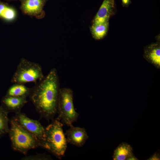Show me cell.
<instances>
[{"label": "cell", "mask_w": 160, "mask_h": 160, "mask_svg": "<svg viewBox=\"0 0 160 160\" xmlns=\"http://www.w3.org/2000/svg\"><path fill=\"white\" fill-rule=\"evenodd\" d=\"M13 118L22 127L36 138L41 147L46 148L45 128L39 121L29 118L21 111L16 113Z\"/></svg>", "instance_id": "6"}, {"label": "cell", "mask_w": 160, "mask_h": 160, "mask_svg": "<svg viewBox=\"0 0 160 160\" xmlns=\"http://www.w3.org/2000/svg\"><path fill=\"white\" fill-rule=\"evenodd\" d=\"M133 149L129 144L123 142L114 150L113 159V160H125L133 156Z\"/></svg>", "instance_id": "12"}, {"label": "cell", "mask_w": 160, "mask_h": 160, "mask_svg": "<svg viewBox=\"0 0 160 160\" xmlns=\"http://www.w3.org/2000/svg\"><path fill=\"white\" fill-rule=\"evenodd\" d=\"M143 57L156 68H160V46L159 43L152 44L145 47Z\"/></svg>", "instance_id": "11"}, {"label": "cell", "mask_w": 160, "mask_h": 160, "mask_svg": "<svg viewBox=\"0 0 160 160\" xmlns=\"http://www.w3.org/2000/svg\"><path fill=\"white\" fill-rule=\"evenodd\" d=\"M108 27V21L99 24H93L90 30L94 38L96 39L103 38L106 34Z\"/></svg>", "instance_id": "15"}, {"label": "cell", "mask_w": 160, "mask_h": 160, "mask_svg": "<svg viewBox=\"0 0 160 160\" xmlns=\"http://www.w3.org/2000/svg\"><path fill=\"white\" fill-rule=\"evenodd\" d=\"M65 134L67 142L79 147L82 146L89 137L84 128L74 127L72 125L70 126Z\"/></svg>", "instance_id": "8"}, {"label": "cell", "mask_w": 160, "mask_h": 160, "mask_svg": "<svg viewBox=\"0 0 160 160\" xmlns=\"http://www.w3.org/2000/svg\"><path fill=\"white\" fill-rule=\"evenodd\" d=\"M63 126L57 119L45 128V149L58 157L64 155L67 147V142Z\"/></svg>", "instance_id": "3"}, {"label": "cell", "mask_w": 160, "mask_h": 160, "mask_svg": "<svg viewBox=\"0 0 160 160\" xmlns=\"http://www.w3.org/2000/svg\"><path fill=\"white\" fill-rule=\"evenodd\" d=\"M8 113L2 105L0 106V137L8 133L9 121Z\"/></svg>", "instance_id": "16"}, {"label": "cell", "mask_w": 160, "mask_h": 160, "mask_svg": "<svg viewBox=\"0 0 160 160\" xmlns=\"http://www.w3.org/2000/svg\"><path fill=\"white\" fill-rule=\"evenodd\" d=\"M17 16L14 8L0 1V18L8 21L15 20Z\"/></svg>", "instance_id": "14"}, {"label": "cell", "mask_w": 160, "mask_h": 160, "mask_svg": "<svg viewBox=\"0 0 160 160\" xmlns=\"http://www.w3.org/2000/svg\"><path fill=\"white\" fill-rule=\"evenodd\" d=\"M48 157H47L46 156H45L44 155H35L34 156H28V157H24L23 158L24 159H48Z\"/></svg>", "instance_id": "17"}, {"label": "cell", "mask_w": 160, "mask_h": 160, "mask_svg": "<svg viewBox=\"0 0 160 160\" xmlns=\"http://www.w3.org/2000/svg\"><path fill=\"white\" fill-rule=\"evenodd\" d=\"M20 9L24 15L40 19L45 16L43 8L47 0H19Z\"/></svg>", "instance_id": "7"}, {"label": "cell", "mask_w": 160, "mask_h": 160, "mask_svg": "<svg viewBox=\"0 0 160 160\" xmlns=\"http://www.w3.org/2000/svg\"><path fill=\"white\" fill-rule=\"evenodd\" d=\"M60 89L58 74L54 68L31 88L30 99L36 111L47 120L53 119L57 112Z\"/></svg>", "instance_id": "1"}, {"label": "cell", "mask_w": 160, "mask_h": 160, "mask_svg": "<svg viewBox=\"0 0 160 160\" xmlns=\"http://www.w3.org/2000/svg\"><path fill=\"white\" fill-rule=\"evenodd\" d=\"M8 132L12 149L26 154L29 150L40 147L36 138L20 124L13 118L9 121Z\"/></svg>", "instance_id": "2"}, {"label": "cell", "mask_w": 160, "mask_h": 160, "mask_svg": "<svg viewBox=\"0 0 160 160\" xmlns=\"http://www.w3.org/2000/svg\"><path fill=\"white\" fill-rule=\"evenodd\" d=\"M122 4L124 6H128L130 3V0H121Z\"/></svg>", "instance_id": "19"}, {"label": "cell", "mask_w": 160, "mask_h": 160, "mask_svg": "<svg viewBox=\"0 0 160 160\" xmlns=\"http://www.w3.org/2000/svg\"><path fill=\"white\" fill-rule=\"evenodd\" d=\"M148 160H160L159 154L157 153H155Z\"/></svg>", "instance_id": "18"}, {"label": "cell", "mask_w": 160, "mask_h": 160, "mask_svg": "<svg viewBox=\"0 0 160 160\" xmlns=\"http://www.w3.org/2000/svg\"><path fill=\"white\" fill-rule=\"evenodd\" d=\"M31 88H29L24 84L15 83L8 89L6 95L19 97H26L29 96Z\"/></svg>", "instance_id": "13"}, {"label": "cell", "mask_w": 160, "mask_h": 160, "mask_svg": "<svg viewBox=\"0 0 160 160\" xmlns=\"http://www.w3.org/2000/svg\"><path fill=\"white\" fill-rule=\"evenodd\" d=\"M114 0H104L93 20V24H99L108 21L114 13Z\"/></svg>", "instance_id": "9"}, {"label": "cell", "mask_w": 160, "mask_h": 160, "mask_svg": "<svg viewBox=\"0 0 160 160\" xmlns=\"http://www.w3.org/2000/svg\"><path fill=\"white\" fill-rule=\"evenodd\" d=\"M127 160H138V159L134 155L131 156V157L129 158H128Z\"/></svg>", "instance_id": "20"}, {"label": "cell", "mask_w": 160, "mask_h": 160, "mask_svg": "<svg viewBox=\"0 0 160 160\" xmlns=\"http://www.w3.org/2000/svg\"><path fill=\"white\" fill-rule=\"evenodd\" d=\"M42 68L37 63L22 58L13 75L11 81L24 84L40 81L44 77Z\"/></svg>", "instance_id": "4"}, {"label": "cell", "mask_w": 160, "mask_h": 160, "mask_svg": "<svg viewBox=\"0 0 160 160\" xmlns=\"http://www.w3.org/2000/svg\"><path fill=\"white\" fill-rule=\"evenodd\" d=\"M26 97H19L5 95L2 99V106L8 112L15 113L20 112L27 103Z\"/></svg>", "instance_id": "10"}, {"label": "cell", "mask_w": 160, "mask_h": 160, "mask_svg": "<svg viewBox=\"0 0 160 160\" xmlns=\"http://www.w3.org/2000/svg\"><path fill=\"white\" fill-rule=\"evenodd\" d=\"M10 0V1H15V0Z\"/></svg>", "instance_id": "21"}, {"label": "cell", "mask_w": 160, "mask_h": 160, "mask_svg": "<svg viewBox=\"0 0 160 160\" xmlns=\"http://www.w3.org/2000/svg\"><path fill=\"white\" fill-rule=\"evenodd\" d=\"M57 118L67 126L70 127L77 119L79 114L74 108L73 93L68 88L60 89L57 106Z\"/></svg>", "instance_id": "5"}]
</instances>
